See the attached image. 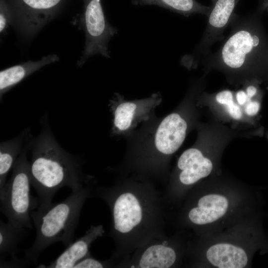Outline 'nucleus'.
Masks as SVG:
<instances>
[{
	"label": "nucleus",
	"mask_w": 268,
	"mask_h": 268,
	"mask_svg": "<svg viewBox=\"0 0 268 268\" xmlns=\"http://www.w3.org/2000/svg\"><path fill=\"white\" fill-rule=\"evenodd\" d=\"M108 205L111 215L109 233L118 261L153 239L166 237L164 199L153 184L140 177L120 180L94 194Z\"/></svg>",
	"instance_id": "nucleus-1"
},
{
	"label": "nucleus",
	"mask_w": 268,
	"mask_h": 268,
	"mask_svg": "<svg viewBox=\"0 0 268 268\" xmlns=\"http://www.w3.org/2000/svg\"><path fill=\"white\" fill-rule=\"evenodd\" d=\"M258 8L250 14L236 13L231 31L219 49L210 52L201 63L205 72L216 69L236 85L256 80L268 68V37L262 27Z\"/></svg>",
	"instance_id": "nucleus-2"
},
{
	"label": "nucleus",
	"mask_w": 268,
	"mask_h": 268,
	"mask_svg": "<svg viewBox=\"0 0 268 268\" xmlns=\"http://www.w3.org/2000/svg\"><path fill=\"white\" fill-rule=\"evenodd\" d=\"M39 134L31 139L30 170L32 186L43 209L52 203L56 193L63 187L76 191L90 182L82 170L80 157L64 149L55 137L48 113L40 119Z\"/></svg>",
	"instance_id": "nucleus-3"
},
{
	"label": "nucleus",
	"mask_w": 268,
	"mask_h": 268,
	"mask_svg": "<svg viewBox=\"0 0 268 268\" xmlns=\"http://www.w3.org/2000/svg\"><path fill=\"white\" fill-rule=\"evenodd\" d=\"M92 188L90 182L72 191L63 201L31 212L36 235L31 247L25 251L28 261L36 264L41 253L54 243L61 242L68 246L72 242L82 208L91 195Z\"/></svg>",
	"instance_id": "nucleus-4"
},
{
	"label": "nucleus",
	"mask_w": 268,
	"mask_h": 268,
	"mask_svg": "<svg viewBox=\"0 0 268 268\" xmlns=\"http://www.w3.org/2000/svg\"><path fill=\"white\" fill-rule=\"evenodd\" d=\"M32 134L16 161L10 178L0 190V211L7 221L22 228H32L31 212L39 206L38 198L31 194L30 162L27 158Z\"/></svg>",
	"instance_id": "nucleus-5"
},
{
	"label": "nucleus",
	"mask_w": 268,
	"mask_h": 268,
	"mask_svg": "<svg viewBox=\"0 0 268 268\" xmlns=\"http://www.w3.org/2000/svg\"><path fill=\"white\" fill-rule=\"evenodd\" d=\"M240 0H216L212 3L206 26L201 39L194 51L185 55L181 64L189 69L196 68L211 51L213 44L224 38V31L229 25Z\"/></svg>",
	"instance_id": "nucleus-6"
},
{
	"label": "nucleus",
	"mask_w": 268,
	"mask_h": 268,
	"mask_svg": "<svg viewBox=\"0 0 268 268\" xmlns=\"http://www.w3.org/2000/svg\"><path fill=\"white\" fill-rule=\"evenodd\" d=\"M82 24L85 42L82 55L78 62V66H82L89 58L95 55L110 58L108 44L117 34L118 29L107 20L100 0H89Z\"/></svg>",
	"instance_id": "nucleus-7"
},
{
	"label": "nucleus",
	"mask_w": 268,
	"mask_h": 268,
	"mask_svg": "<svg viewBox=\"0 0 268 268\" xmlns=\"http://www.w3.org/2000/svg\"><path fill=\"white\" fill-rule=\"evenodd\" d=\"M161 100V95L158 92L146 98L134 100H125L120 94L115 93L109 105L113 116L111 134L126 133L141 121L147 120Z\"/></svg>",
	"instance_id": "nucleus-8"
},
{
	"label": "nucleus",
	"mask_w": 268,
	"mask_h": 268,
	"mask_svg": "<svg viewBox=\"0 0 268 268\" xmlns=\"http://www.w3.org/2000/svg\"><path fill=\"white\" fill-rule=\"evenodd\" d=\"M175 250L166 237L149 243L118 261L117 268H169L177 260Z\"/></svg>",
	"instance_id": "nucleus-9"
},
{
	"label": "nucleus",
	"mask_w": 268,
	"mask_h": 268,
	"mask_svg": "<svg viewBox=\"0 0 268 268\" xmlns=\"http://www.w3.org/2000/svg\"><path fill=\"white\" fill-rule=\"evenodd\" d=\"M104 233L102 225H91L84 235L69 244L56 260L48 265H41L38 268H73L78 262L90 253L92 244Z\"/></svg>",
	"instance_id": "nucleus-10"
},
{
	"label": "nucleus",
	"mask_w": 268,
	"mask_h": 268,
	"mask_svg": "<svg viewBox=\"0 0 268 268\" xmlns=\"http://www.w3.org/2000/svg\"><path fill=\"white\" fill-rule=\"evenodd\" d=\"M177 167L180 171L179 182L183 185L189 186L208 176L212 170L213 164L200 149L191 147L180 155Z\"/></svg>",
	"instance_id": "nucleus-11"
},
{
	"label": "nucleus",
	"mask_w": 268,
	"mask_h": 268,
	"mask_svg": "<svg viewBox=\"0 0 268 268\" xmlns=\"http://www.w3.org/2000/svg\"><path fill=\"white\" fill-rule=\"evenodd\" d=\"M59 57L49 55L37 61H28L15 65L0 72V98L24 78L44 66L58 61Z\"/></svg>",
	"instance_id": "nucleus-12"
},
{
	"label": "nucleus",
	"mask_w": 268,
	"mask_h": 268,
	"mask_svg": "<svg viewBox=\"0 0 268 268\" xmlns=\"http://www.w3.org/2000/svg\"><path fill=\"white\" fill-rule=\"evenodd\" d=\"M228 206V201L224 196L216 194L206 195L199 200L197 206L189 210L188 218L195 224L210 223L223 216Z\"/></svg>",
	"instance_id": "nucleus-13"
},
{
	"label": "nucleus",
	"mask_w": 268,
	"mask_h": 268,
	"mask_svg": "<svg viewBox=\"0 0 268 268\" xmlns=\"http://www.w3.org/2000/svg\"><path fill=\"white\" fill-rule=\"evenodd\" d=\"M31 135L30 127L16 137L0 143V190L7 182V177L22 153L25 143Z\"/></svg>",
	"instance_id": "nucleus-14"
},
{
	"label": "nucleus",
	"mask_w": 268,
	"mask_h": 268,
	"mask_svg": "<svg viewBox=\"0 0 268 268\" xmlns=\"http://www.w3.org/2000/svg\"><path fill=\"white\" fill-rule=\"evenodd\" d=\"M206 257L213 266L219 268H243L248 262L247 256L243 249L226 243L210 247Z\"/></svg>",
	"instance_id": "nucleus-15"
},
{
	"label": "nucleus",
	"mask_w": 268,
	"mask_h": 268,
	"mask_svg": "<svg viewBox=\"0 0 268 268\" xmlns=\"http://www.w3.org/2000/svg\"><path fill=\"white\" fill-rule=\"evenodd\" d=\"M134 5H155L186 17L200 14L208 16L211 6L201 4L196 0H131Z\"/></svg>",
	"instance_id": "nucleus-16"
},
{
	"label": "nucleus",
	"mask_w": 268,
	"mask_h": 268,
	"mask_svg": "<svg viewBox=\"0 0 268 268\" xmlns=\"http://www.w3.org/2000/svg\"><path fill=\"white\" fill-rule=\"evenodd\" d=\"M25 234V228L17 227L10 222L0 221V256L8 255L10 261L18 260L16 255L19 244Z\"/></svg>",
	"instance_id": "nucleus-17"
},
{
	"label": "nucleus",
	"mask_w": 268,
	"mask_h": 268,
	"mask_svg": "<svg viewBox=\"0 0 268 268\" xmlns=\"http://www.w3.org/2000/svg\"><path fill=\"white\" fill-rule=\"evenodd\" d=\"M234 93L229 90H223L214 94L216 101L225 106L226 110L230 117L234 120H239L242 118V110L234 98Z\"/></svg>",
	"instance_id": "nucleus-18"
},
{
	"label": "nucleus",
	"mask_w": 268,
	"mask_h": 268,
	"mask_svg": "<svg viewBox=\"0 0 268 268\" xmlns=\"http://www.w3.org/2000/svg\"><path fill=\"white\" fill-rule=\"evenodd\" d=\"M118 261L111 257L106 260H99L94 258L90 253L86 257L78 262L73 268H117Z\"/></svg>",
	"instance_id": "nucleus-19"
},
{
	"label": "nucleus",
	"mask_w": 268,
	"mask_h": 268,
	"mask_svg": "<svg viewBox=\"0 0 268 268\" xmlns=\"http://www.w3.org/2000/svg\"><path fill=\"white\" fill-rule=\"evenodd\" d=\"M30 8L35 10H48L57 5L61 0H22Z\"/></svg>",
	"instance_id": "nucleus-20"
},
{
	"label": "nucleus",
	"mask_w": 268,
	"mask_h": 268,
	"mask_svg": "<svg viewBox=\"0 0 268 268\" xmlns=\"http://www.w3.org/2000/svg\"><path fill=\"white\" fill-rule=\"evenodd\" d=\"M260 107V102L255 98L246 104L244 108V112L247 116L253 117L258 113Z\"/></svg>",
	"instance_id": "nucleus-21"
},
{
	"label": "nucleus",
	"mask_w": 268,
	"mask_h": 268,
	"mask_svg": "<svg viewBox=\"0 0 268 268\" xmlns=\"http://www.w3.org/2000/svg\"><path fill=\"white\" fill-rule=\"evenodd\" d=\"M258 8L262 12L264 11L268 12V0H260Z\"/></svg>",
	"instance_id": "nucleus-22"
},
{
	"label": "nucleus",
	"mask_w": 268,
	"mask_h": 268,
	"mask_svg": "<svg viewBox=\"0 0 268 268\" xmlns=\"http://www.w3.org/2000/svg\"><path fill=\"white\" fill-rule=\"evenodd\" d=\"M216 0H211L212 3H214Z\"/></svg>",
	"instance_id": "nucleus-23"
}]
</instances>
